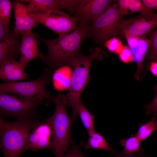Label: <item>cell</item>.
Wrapping results in <instances>:
<instances>
[{
	"label": "cell",
	"mask_w": 157,
	"mask_h": 157,
	"mask_svg": "<svg viewBox=\"0 0 157 157\" xmlns=\"http://www.w3.org/2000/svg\"><path fill=\"white\" fill-rule=\"evenodd\" d=\"M88 27H78L69 33L62 37L51 39L40 38L48 48L44 56L45 62L52 72L64 66H68L71 59L80 53L82 43L88 37Z\"/></svg>",
	"instance_id": "obj_1"
},
{
	"label": "cell",
	"mask_w": 157,
	"mask_h": 157,
	"mask_svg": "<svg viewBox=\"0 0 157 157\" xmlns=\"http://www.w3.org/2000/svg\"><path fill=\"white\" fill-rule=\"evenodd\" d=\"M154 131H157V117H153L148 122L138 123V129L135 134L141 141L148 138Z\"/></svg>",
	"instance_id": "obj_21"
},
{
	"label": "cell",
	"mask_w": 157,
	"mask_h": 157,
	"mask_svg": "<svg viewBox=\"0 0 157 157\" xmlns=\"http://www.w3.org/2000/svg\"><path fill=\"white\" fill-rule=\"evenodd\" d=\"M77 114L80 117L82 123L88 134L95 130L94 128L95 118L86 109L82 101L78 107Z\"/></svg>",
	"instance_id": "obj_20"
},
{
	"label": "cell",
	"mask_w": 157,
	"mask_h": 157,
	"mask_svg": "<svg viewBox=\"0 0 157 157\" xmlns=\"http://www.w3.org/2000/svg\"><path fill=\"white\" fill-rule=\"evenodd\" d=\"M52 73L50 69L46 68L42 75L36 80L1 83L0 94L10 93L27 97L39 95L46 99L48 103H54L56 96L51 94L46 88V85L51 80Z\"/></svg>",
	"instance_id": "obj_7"
},
{
	"label": "cell",
	"mask_w": 157,
	"mask_h": 157,
	"mask_svg": "<svg viewBox=\"0 0 157 157\" xmlns=\"http://www.w3.org/2000/svg\"><path fill=\"white\" fill-rule=\"evenodd\" d=\"M119 24L124 35L139 37L151 32L157 27V14L153 19H149L141 15L129 19H121Z\"/></svg>",
	"instance_id": "obj_11"
},
{
	"label": "cell",
	"mask_w": 157,
	"mask_h": 157,
	"mask_svg": "<svg viewBox=\"0 0 157 157\" xmlns=\"http://www.w3.org/2000/svg\"><path fill=\"white\" fill-rule=\"evenodd\" d=\"M42 149L53 150V139L51 127L47 121L37 122L30 132L25 152L37 151Z\"/></svg>",
	"instance_id": "obj_10"
},
{
	"label": "cell",
	"mask_w": 157,
	"mask_h": 157,
	"mask_svg": "<svg viewBox=\"0 0 157 157\" xmlns=\"http://www.w3.org/2000/svg\"><path fill=\"white\" fill-rule=\"evenodd\" d=\"M154 116H156L157 115V111L154 114Z\"/></svg>",
	"instance_id": "obj_35"
},
{
	"label": "cell",
	"mask_w": 157,
	"mask_h": 157,
	"mask_svg": "<svg viewBox=\"0 0 157 157\" xmlns=\"http://www.w3.org/2000/svg\"><path fill=\"white\" fill-rule=\"evenodd\" d=\"M149 69L151 73L157 77V62H153L149 65Z\"/></svg>",
	"instance_id": "obj_34"
},
{
	"label": "cell",
	"mask_w": 157,
	"mask_h": 157,
	"mask_svg": "<svg viewBox=\"0 0 157 157\" xmlns=\"http://www.w3.org/2000/svg\"><path fill=\"white\" fill-rule=\"evenodd\" d=\"M102 58L101 49L98 47L88 56L80 53L69 61L68 66L74 68L71 83L68 93L66 95L61 94V96L66 106L70 107L72 109L73 121L76 120L78 116L77 109L81 101V94L90 80L92 63L94 59L101 60Z\"/></svg>",
	"instance_id": "obj_2"
},
{
	"label": "cell",
	"mask_w": 157,
	"mask_h": 157,
	"mask_svg": "<svg viewBox=\"0 0 157 157\" xmlns=\"http://www.w3.org/2000/svg\"><path fill=\"white\" fill-rule=\"evenodd\" d=\"M110 0H80L73 13L79 26L89 27L113 2Z\"/></svg>",
	"instance_id": "obj_9"
},
{
	"label": "cell",
	"mask_w": 157,
	"mask_h": 157,
	"mask_svg": "<svg viewBox=\"0 0 157 157\" xmlns=\"http://www.w3.org/2000/svg\"><path fill=\"white\" fill-rule=\"evenodd\" d=\"M15 18V26L14 31L17 33H23L24 20L27 13L30 10L28 6L20 1L12 2Z\"/></svg>",
	"instance_id": "obj_18"
},
{
	"label": "cell",
	"mask_w": 157,
	"mask_h": 157,
	"mask_svg": "<svg viewBox=\"0 0 157 157\" xmlns=\"http://www.w3.org/2000/svg\"><path fill=\"white\" fill-rule=\"evenodd\" d=\"M128 10H130V14L139 12L149 19H153L157 15L153 10L148 8L142 1L139 0H128Z\"/></svg>",
	"instance_id": "obj_22"
},
{
	"label": "cell",
	"mask_w": 157,
	"mask_h": 157,
	"mask_svg": "<svg viewBox=\"0 0 157 157\" xmlns=\"http://www.w3.org/2000/svg\"><path fill=\"white\" fill-rule=\"evenodd\" d=\"M54 103L55 111L53 115L47 119L52 130L53 149L56 157H62L66 152L72 143L71 127L72 119L67 112V106L63 102L61 94L59 93Z\"/></svg>",
	"instance_id": "obj_5"
},
{
	"label": "cell",
	"mask_w": 157,
	"mask_h": 157,
	"mask_svg": "<svg viewBox=\"0 0 157 157\" xmlns=\"http://www.w3.org/2000/svg\"><path fill=\"white\" fill-rule=\"evenodd\" d=\"M25 67L16 60L8 61L0 65V78L5 82L30 80L25 72Z\"/></svg>",
	"instance_id": "obj_16"
},
{
	"label": "cell",
	"mask_w": 157,
	"mask_h": 157,
	"mask_svg": "<svg viewBox=\"0 0 157 157\" xmlns=\"http://www.w3.org/2000/svg\"><path fill=\"white\" fill-rule=\"evenodd\" d=\"M21 34L11 32L0 40V65L8 61L16 60L20 52Z\"/></svg>",
	"instance_id": "obj_15"
},
{
	"label": "cell",
	"mask_w": 157,
	"mask_h": 157,
	"mask_svg": "<svg viewBox=\"0 0 157 157\" xmlns=\"http://www.w3.org/2000/svg\"><path fill=\"white\" fill-rule=\"evenodd\" d=\"M127 41L128 47L131 50L137 64V70L134 77L140 81L143 72V62L151 43L150 40L147 37L133 36L124 35Z\"/></svg>",
	"instance_id": "obj_14"
},
{
	"label": "cell",
	"mask_w": 157,
	"mask_h": 157,
	"mask_svg": "<svg viewBox=\"0 0 157 157\" xmlns=\"http://www.w3.org/2000/svg\"><path fill=\"white\" fill-rule=\"evenodd\" d=\"M144 149L141 148L140 151L135 154L127 155L115 149H112L111 151V157H154L147 155L144 153Z\"/></svg>",
	"instance_id": "obj_30"
},
{
	"label": "cell",
	"mask_w": 157,
	"mask_h": 157,
	"mask_svg": "<svg viewBox=\"0 0 157 157\" xmlns=\"http://www.w3.org/2000/svg\"><path fill=\"white\" fill-rule=\"evenodd\" d=\"M142 1L149 9L157 10V0H142Z\"/></svg>",
	"instance_id": "obj_33"
},
{
	"label": "cell",
	"mask_w": 157,
	"mask_h": 157,
	"mask_svg": "<svg viewBox=\"0 0 157 157\" xmlns=\"http://www.w3.org/2000/svg\"><path fill=\"white\" fill-rule=\"evenodd\" d=\"M148 33L151 43L148 48V60L150 63L157 62V28Z\"/></svg>",
	"instance_id": "obj_24"
},
{
	"label": "cell",
	"mask_w": 157,
	"mask_h": 157,
	"mask_svg": "<svg viewBox=\"0 0 157 157\" xmlns=\"http://www.w3.org/2000/svg\"><path fill=\"white\" fill-rule=\"evenodd\" d=\"M141 141L135 135H132L128 138L122 139L119 141L121 145L124 147L122 151L124 154L130 155L134 152L140 151Z\"/></svg>",
	"instance_id": "obj_23"
},
{
	"label": "cell",
	"mask_w": 157,
	"mask_h": 157,
	"mask_svg": "<svg viewBox=\"0 0 157 157\" xmlns=\"http://www.w3.org/2000/svg\"><path fill=\"white\" fill-rule=\"evenodd\" d=\"M12 3L8 0H0V22L8 25L10 15Z\"/></svg>",
	"instance_id": "obj_25"
},
{
	"label": "cell",
	"mask_w": 157,
	"mask_h": 157,
	"mask_svg": "<svg viewBox=\"0 0 157 157\" xmlns=\"http://www.w3.org/2000/svg\"><path fill=\"white\" fill-rule=\"evenodd\" d=\"M20 47V57L19 61L26 67L33 60L40 58L43 61L44 55L39 51L38 35L32 31L21 34Z\"/></svg>",
	"instance_id": "obj_13"
},
{
	"label": "cell",
	"mask_w": 157,
	"mask_h": 157,
	"mask_svg": "<svg viewBox=\"0 0 157 157\" xmlns=\"http://www.w3.org/2000/svg\"><path fill=\"white\" fill-rule=\"evenodd\" d=\"M31 16L41 23L62 37L76 29L78 21L74 16L61 10H53Z\"/></svg>",
	"instance_id": "obj_8"
},
{
	"label": "cell",
	"mask_w": 157,
	"mask_h": 157,
	"mask_svg": "<svg viewBox=\"0 0 157 157\" xmlns=\"http://www.w3.org/2000/svg\"><path fill=\"white\" fill-rule=\"evenodd\" d=\"M104 45L110 51L118 54L123 46L121 41L115 37L107 40L105 42Z\"/></svg>",
	"instance_id": "obj_26"
},
{
	"label": "cell",
	"mask_w": 157,
	"mask_h": 157,
	"mask_svg": "<svg viewBox=\"0 0 157 157\" xmlns=\"http://www.w3.org/2000/svg\"><path fill=\"white\" fill-rule=\"evenodd\" d=\"M38 122H9L0 117V149L4 157H20L25 152L29 133Z\"/></svg>",
	"instance_id": "obj_3"
},
{
	"label": "cell",
	"mask_w": 157,
	"mask_h": 157,
	"mask_svg": "<svg viewBox=\"0 0 157 157\" xmlns=\"http://www.w3.org/2000/svg\"><path fill=\"white\" fill-rule=\"evenodd\" d=\"M73 71L69 66H64L56 70L52 74V80L54 88L59 91L69 89Z\"/></svg>",
	"instance_id": "obj_17"
},
{
	"label": "cell",
	"mask_w": 157,
	"mask_h": 157,
	"mask_svg": "<svg viewBox=\"0 0 157 157\" xmlns=\"http://www.w3.org/2000/svg\"><path fill=\"white\" fill-rule=\"evenodd\" d=\"M83 143L79 145L73 144L71 146L65 154L62 157H87L82 153L81 147Z\"/></svg>",
	"instance_id": "obj_29"
},
{
	"label": "cell",
	"mask_w": 157,
	"mask_h": 157,
	"mask_svg": "<svg viewBox=\"0 0 157 157\" xmlns=\"http://www.w3.org/2000/svg\"><path fill=\"white\" fill-rule=\"evenodd\" d=\"M44 98L37 95L24 96L0 94L1 117H13L23 122H38L37 108Z\"/></svg>",
	"instance_id": "obj_4"
},
{
	"label": "cell",
	"mask_w": 157,
	"mask_h": 157,
	"mask_svg": "<svg viewBox=\"0 0 157 157\" xmlns=\"http://www.w3.org/2000/svg\"><path fill=\"white\" fill-rule=\"evenodd\" d=\"M118 54L119 59L124 63H128L135 61L133 53L128 46H123Z\"/></svg>",
	"instance_id": "obj_28"
},
{
	"label": "cell",
	"mask_w": 157,
	"mask_h": 157,
	"mask_svg": "<svg viewBox=\"0 0 157 157\" xmlns=\"http://www.w3.org/2000/svg\"><path fill=\"white\" fill-rule=\"evenodd\" d=\"M154 90L156 92L155 97L151 103L144 105L147 115H154L157 111V86L155 87Z\"/></svg>",
	"instance_id": "obj_31"
},
{
	"label": "cell",
	"mask_w": 157,
	"mask_h": 157,
	"mask_svg": "<svg viewBox=\"0 0 157 157\" xmlns=\"http://www.w3.org/2000/svg\"><path fill=\"white\" fill-rule=\"evenodd\" d=\"M33 14H41L53 10H67L73 13L80 0H24Z\"/></svg>",
	"instance_id": "obj_12"
},
{
	"label": "cell",
	"mask_w": 157,
	"mask_h": 157,
	"mask_svg": "<svg viewBox=\"0 0 157 157\" xmlns=\"http://www.w3.org/2000/svg\"><path fill=\"white\" fill-rule=\"evenodd\" d=\"M12 31L8 28V25L0 22V40L5 37Z\"/></svg>",
	"instance_id": "obj_32"
},
{
	"label": "cell",
	"mask_w": 157,
	"mask_h": 157,
	"mask_svg": "<svg viewBox=\"0 0 157 157\" xmlns=\"http://www.w3.org/2000/svg\"><path fill=\"white\" fill-rule=\"evenodd\" d=\"M31 13L30 10L27 13L24 19L23 23V33L32 31L33 28L38 26L40 24L31 16Z\"/></svg>",
	"instance_id": "obj_27"
},
{
	"label": "cell",
	"mask_w": 157,
	"mask_h": 157,
	"mask_svg": "<svg viewBox=\"0 0 157 157\" xmlns=\"http://www.w3.org/2000/svg\"><path fill=\"white\" fill-rule=\"evenodd\" d=\"M89 138L85 147V149H101L111 151L112 149L104 138L94 130L88 134Z\"/></svg>",
	"instance_id": "obj_19"
},
{
	"label": "cell",
	"mask_w": 157,
	"mask_h": 157,
	"mask_svg": "<svg viewBox=\"0 0 157 157\" xmlns=\"http://www.w3.org/2000/svg\"><path fill=\"white\" fill-rule=\"evenodd\" d=\"M121 19L117 4L114 3L89 26L88 37L95 42L104 43L107 40L119 36L122 32L119 24Z\"/></svg>",
	"instance_id": "obj_6"
}]
</instances>
